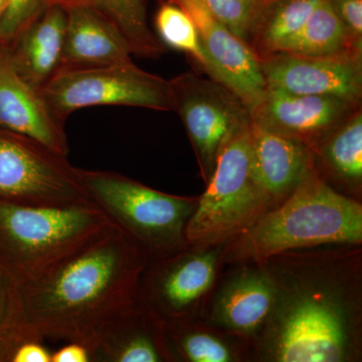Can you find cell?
I'll use <instances>...</instances> for the list:
<instances>
[{
  "instance_id": "5b68a950",
  "label": "cell",
  "mask_w": 362,
  "mask_h": 362,
  "mask_svg": "<svg viewBox=\"0 0 362 362\" xmlns=\"http://www.w3.org/2000/svg\"><path fill=\"white\" fill-rule=\"evenodd\" d=\"M250 122L218 152L209 187L185 226V240L192 244H211L242 233L272 201L252 173Z\"/></svg>"
},
{
  "instance_id": "4fadbf2b",
  "label": "cell",
  "mask_w": 362,
  "mask_h": 362,
  "mask_svg": "<svg viewBox=\"0 0 362 362\" xmlns=\"http://www.w3.org/2000/svg\"><path fill=\"white\" fill-rule=\"evenodd\" d=\"M359 108L361 103L341 98L292 94L267 87L251 118L311 146Z\"/></svg>"
},
{
  "instance_id": "cb8c5ba5",
  "label": "cell",
  "mask_w": 362,
  "mask_h": 362,
  "mask_svg": "<svg viewBox=\"0 0 362 362\" xmlns=\"http://www.w3.org/2000/svg\"><path fill=\"white\" fill-rule=\"evenodd\" d=\"M157 37L164 47L183 52L190 57L207 77L211 78V62L207 58L197 25L185 9L175 2L162 4L156 20Z\"/></svg>"
},
{
  "instance_id": "3957f363",
  "label": "cell",
  "mask_w": 362,
  "mask_h": 362,
  "mask_svg": "<svg viewBox=\"0 0 362 362\" xmlns=\"http://www.w3.org/2000/svg\"><path fill=\"white\" fill-rule=\"evenodd\" d=\"M111 221L90 202L37 206L0 199V257L7 273L30 282L84 247Z\"/></svg>"
},
{
  "instance_id": "ffe728a7",
  "label": "cell",
  "mask_w": 362,
  "mask_h": 362,
  "mask_svg": "<svg viewBox=\"0 0 362 362\" xmlns=\"http://www.w3.org/2000/svg\"><path fill=\"white\" fill-rule=\"evenodd\" d=\"M276 301L275 286L259 274L233 280L221 293L216 318L230 329L252 332L270 315Z\"/></svg>"
},
{
  "instance_id": "7a4b0ae2",
  "label": "cell",
  "mask_w": 362,
  "mask_h": 362,
  "mask_svg": "<svg viewBox=\"0 0 362 362\" xmlns=\"http://www.w3.org/2000/svg\"><path fill=\"white\" fill-rule=\"evenodd\" d=\"M362 206L334 192L311 171L275 211L240 233L235 259H265L288 250L325 244H359Z\"/></svg>"
},
{
  "instance_id": "52a82bcc",
  "label": "cell",
  "mask_w": 362,
  "mask_h": 362,
  "mask_svg": "<svg viewBox=\"0 0 362 362\" xmlns=\"http://www.w3.org/2000/svg\"><path fill=\"white\" fill-rule=\"evenodd\" d=\"M0 199L37 206L89 202L78 168L28 136L0 128Z\"/></svg>"
},
{
  "instance_id": "8992f818",
  "label": "cell",
  "mask_w": 362,
  "mask_h": 362,
  "mask_svg": "<svg viewBox=\"0 0 362 362\" xmlns=\"http://www.w3.org/2000/svg\"><path fill=\"white\" fill-rule=\"evenodd\" d=\"M52 115L63 124L71 113L95 106H128L173 111L169 81L138 68L118 65L59 66L40 89Z\"/></svg>"
},
{
  "instance_id": "44dd1931",
  "label": "cell",
  "mask_w": 362,
  "mask_h": 362,
  "mask_svg": "<svg viewBox=\"0 0 362 362\" xmlns=\"http://www.w3.org/2000/svg\"><path fill=\"white\" fill-rule=\"evenodd\" d=\"M62 7L87 6L104 14L122 33L131 52L156 59L165 51L156 33L150 30L146 16V0H47Z\"/></svg>"
},
{
  "instance_id": "9c48e42d",
  "label": "cell",
  "mask_w": 362,
  "mask_h": 362,
  "mask_svg": "<svg viewBox=\"0 0 362 362\" xmlns=\"http://www.w3.org/2000/svg\"><path fill=\"white\" fill-rule=\"evenodd\" d=\"M259 64L267 87L361 103L362 56L354 52L330 56L280 52L259 59Z\"/></svg>"
},
{
  "instance_id": "30bf717a",
  "label": "cell",
  "mask_w": 362,
  "mask_h": 362,
  "mask_svg": "<svg viewBox=\"0 0 362 362\" xmlns=\"http://www.w3.org/2000/svg\"><path fill=\"white\" fill-rule=\"evenodd\" d=\"M344 317L326 297L299 298L288 308L275 343L281 362H337L346 354Z\"/></svg>"
},
{
  "instance_id": "6da1fadb",
  "label": "cell",
  "mask_w": 362,
  "mask_h": 362,
  "mask_svg": "<svg viewBox=\"0 0 362 362\" xmlns=\"http://www.w3.org/2000/svg\"><path fill=\"white\" fill-rule=\"evenodd\" d=\"M149 259L113 223L40 277L21 284L26 313L45 339L84 344L136 299Z\"/></svg>"
},
{
  "instance_id": "d4e9b609",
  "label": "cell",
  "mask_w": 362,
  "mask_h": 362,
  "mask_svg": "<svg viewBox=\"0 0 362 362\" xmlns=\"http://www.w3.org/2000/svg\"><path fill=\"white\" fill-rule=\"evenodd\" d=\"M344 52H351L344 28L328 0H320L289 54L330 56Z\"/></svg>"
},
{
  "instance_id": "f546056e",
  "label": "cell",
  "mask_w": 362,
  "mask_h": 362,
  "mask_svg": "<svg viewBox=\"0 0 362 362\" xmlns=\"http://www.w3.org/2000/svg\"><path fill=\"white\" fill-rule=\"evenodd\" d=\"M52 354L45 341L25 342L16 350L11 362H52Z\"/></svg>"
},
{
  "instance_id": "484cf974",
  "label": "cell",
  "mask_w": 362,
  "mask_h": 362,
  "mask_svg": "<svg viewBox=\"0 0 362 362\" xmlns=\"http://www.w3.org/2000/svg\"><path fill=\"white\" fill-rule=\"evenodd\" d=\"M209 13L250 45L252 30L263 0H199Z\"/></svg>"
},
{
  "instance_id": "2e32d148",
  "label": "cell",
  "mask_w": 362,
  "mask_h": 362,
  "mask_svg": "<svg viewBox=\"0 0 362 362\" xmlns=\"http://www.w3.org/2000/svg\"><path fill=\"white\" fill-rule=\"evenodd\" d=\"M252 168L271 199L291 194L312 171L310 146L296 138L250 122Z\"/></svg>"
},
{
  "instance_id": "7c38bea8",
  "label": "cell",
  "mask_w": 362,
  "mask_h": 362,
  "mask_svg": "<svg viewBox=\"0 0 362 362\" xmlns=\"http://www.w3.org/2000/svg\"><path fill=\"white\" fill-rule=\"evenodd\" d=\"M143 271L136 300L160 317L164 323L181 317L211 288L216 275L214 252L177 255L173 252ZM147 267V266H146Z\"/></svg>"
},
{
  "instance_id": "1f68e13d",
  "label": "cell",
  "mask_w": 362,
  "mask_h": 362,
  "mask_svg": "<svg viewBox=\"0 0 362 362\" xmlns=\"http://www.w3.org/2000/svg\"><path fill=\"white\" fill-rule=\"evenodd\" d=\"M7 2H8V0H0V16H1L4 9L6 8Z\"/></svg>"
},
{
  "instance_id": "f1b7e54d",
  "label": "cell",
  "mask_w": 362,
  "mask_h": 362,
  "mask_svg": "<svg viewBox=\"0 0 362 362\" xmlns=\"http://www.w3.org/2000/svg\"><path fill=\"white\" fill-rule=\"evenodd\" d=\"M344 28L350 51L362 56V0H328Z\"/></svg>"
},
{
  "instance_id": "5bb4252c",
  "label": "cell",
  "mask_w": 362,
  "mask_h": 362,
  "mask_svg": "<svg viewBox=\"0 0 362 362\" xmlns=\"http://www.w3.org/2000/svg\"><path fill=\"white\" fill-rule=\"evenodd\" d=\"M0 128L37 140L68 156L65 124L59 122L42 97L16 70L11 49L0 47Z\"/></svg>"
},
{
  "instance_id": "e0dca14e",
  "label": "cell",
  "mask_w": 362,
  "mask_h": 362,
  "mask_svg": "<svg viewBox=\"0 0 362 362\" xmlns=\"http://www.w3.org/2000/svg\"><path fill=\"white\" fill-rule=\"evenodd\" d=\"M64 8L66 30L61 66L132 63L129 45L104 14L87 6Z\"/></svg>"
},
{
  "instance_id": "83f0119b",
  "label": "cell",
  "mask_w": 362,
  "mask_h": 362,
  "mask_svg": "<svg viewBox=\"0 0 362 362\" xmlns=\"http://www.w3.org/2000/svg\"><path fill=\"white\" fill-rule=\"evenodd\" d=\"M47 6V0H8L0 16V47L13 44Z\"/></svg>"
},
{
  "instance_id": "8fae6325",
  "label": "cell",
  "mask_w": 362,
  "mask_h": 362,
  "mask_svg": "<svg viewBox=\"0 0 362 362\" xmlns=\"http://www.w3.org/2000/svg\"><path fill=\"white\" fill-rule=\"evenodd\" d=\"M192 18L209 62L211 78L233 90L252 112L263 99L266 82L251 47L220 23L199 0H171Z\"/></svg>"
},
{
  "instance_id": "277c9868",
  "label": "cell",
  "mask_w": 362,
  "mask_h": 362,
  "mask_svg": "<svg viewBox=\"0 0 362 362\" xmlns=\"http://www.w3.org/2000/svg\"><path fill=\"white\" fill-rule=\"evenodd\" d=\"M78 175L89 202L148 259L162 258L180 249L197 201L157 192L113 171L78 168Z\"/></svg>"
},
{
  "instance_id": "ba28073f",
  "label": "cell",
  "mask_w": 362,
  "mask_h": 362,
  "mask_svg": "<svg viewBox=\"0 0 362 362\" xmlns=\"http://www.w3.org/2000/svg\"><path fill=\"white\" fill-rule=\"evenodd\" d=\"M169 84L173 111L180 115L209 181L223 143L251 121V113L233 90L194 71L178 75Z\"/></svg>"
},
{
  "instance_id": "7402d4cb",
  "label": "cell",
  "mask_w": 362,
  "mask_h": 362,
  "mask_svg": "<svg viewBox=\"0 0 362 362\" xmlns=\"http://www.w3.org/2000/svg\"><path fill=\"white\" fill-rule=\"evenodd\" d=\"M30 341H45V338L28 318L20 282L0 272V357L13 361L16 350Z\"/></svg>"
},
{
  "instance_id": "ac0fdd59",
  "label": "cell",
  "mask_w": 362,
  "mask_h": 362,
  "mask_svg": "<svg viewBox=\"0 0 362 362\" xmlns=\"http://www.w3.org/2000/svg\"><path fill=\"white\" fill-rule=\"evenodd\" d=\"M65 30V8L49 4L8 45L16 70L37 89L61 66Z\"/></svg>"
},
{
  "instance_id": "4316f807",
  "label": "cell",
  "mask_w": 362,
  "mask_h": 362,
  "mask_svg": "<svg viewBox=\"0 0 362 362\" xmlns=\"http://www.w3.org/2000/svg\"><path fill=\"white\" fill-rule=\"evenodd\" d=\"M170 340L175 342L181 356L192 362H228L232 356L228 347L218 338L202 332H190L166 326Z\"/></svg>"
},
{
  "instance_id": "4dcf8cb0",
  "label": "cell",
  "mask_w": 362,
  "mask_h": 362,
  "mask_svg": "<svg viewBox=\"0 0 362 362\" xmlns=\"http://www.w3.org/2000/svg\"><path fill=\"white\" fill-rule=\"evenodd\" d=\"M52 362H90V351L82 343L66 342L61 349L52 351Z\"/></svg>"
},
{
  "instance_id": "9a60e30c",
  "label": "cell",
  "mask_w": 362,
  "mask_h": 362,
  "mask_svg": "<svg viewBox=\"0 0 362 362\" xmlns=\"http://www.w3.org/2000/svg\"><path fill=\"white\" fill-rule=\"evenodd\" d=\"M166 324L137 300L117 312L100 331L90 362H160L171 357Z\"/></svg>"
},
{
  "instance_id": "603a6c76",
  "label": "cell",
  "mask_w": 362,
  "mask_h": 362,
  "mask_svg": "<svg viewBox=\"0 0 362 362\" xmlns=\"http://www.w3.org/2000/svg\"><path fill=\"white\" fill-rule=\"evenodd\" d=\"M322 156L333 173L351 182L362 177L361 108L347 117L321 140Z\"/></svg>"
},
{
  "instance_id": "d6986e66",
  "label": "cell",
  "mask_w": 362,
  "mask_h": 362,
  "mask_svg": "<svg viewBox=\"0 0 362 362\" xmlns=\"http://www.w3.org/2000/svg\"><path fill=\"white\" fill-rule=\"evenodd\" d=\"M320 0H263L250 47L259 59L289 52Z\"/></svg>"
}]
</instances>
